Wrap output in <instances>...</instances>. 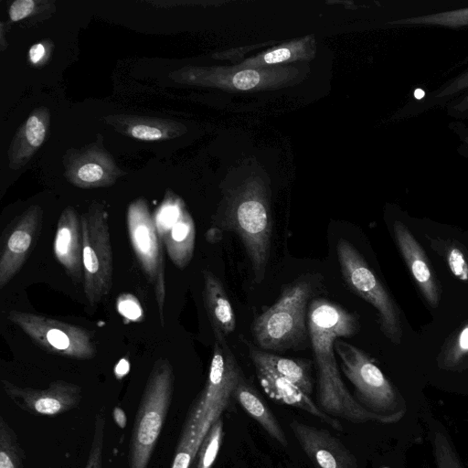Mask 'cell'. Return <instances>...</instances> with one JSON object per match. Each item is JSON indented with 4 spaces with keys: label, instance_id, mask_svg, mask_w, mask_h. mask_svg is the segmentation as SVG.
Returning <instances> with one entry per match:
<instances>
[{
    "label": "cell",
    "instance_id": "cell-1",
    "mask_svg": "<svg viewBox=\"0 0 468 468\" xmlns=\"http://www.w3.org/2000/svg\"><path fill=\"white\" fill-rule=\"evenodd\" d=\"M307 324L317 377V402L332 417L353 423H392L404 411L391 415L372 412L357 402L345 386L335 356V341L351 337L360 329L356 314L324 298H314L308 307Z\"/></svg>",
    "mask_w": 468,
    "mask_h": 468
},
{
    "label": "cell",
    "instance_id": "cell-2",
    "mask_svg": "<svg viewBox=\"0 0 468 468\" xmlns=\"http://www.w3.org/2000/svg\"><path fill=\"white\" fill-rule=\"evenodd\" d=\"M315 281L302 277L282 288L279 299L251 324V334L262 350H302L310 345L308 307L315 294Z\"/></svg>",
    "mask_w": 468,
    "mask_h": 468
},
{
    "label": "cell",
    "instance_id": "cell-3",
    "mask_svg": "<svg viewBox=\"0 0 468 468\" xmlns=\"http://www.w3.org/2000/svg\"><path fill=\"white\" fill-rule=\"evenodd\" d=\"M175 376L166 358L157 359L148 376L129 443L128 468H148L171 405Z\"/></svg>",
    "mask_w": 468,
    "mask_h": 468
},
{
    "label": "cell",
    "instance_id": "cell-4",
    "mask_svg": "<svg viewBox=\"0 0 468 468\" xmlns=\"http://www.w3.org/2000/svg\"><path fill=\"white\" fill-rule=\"evenodd\" d=\"M336 254L346 286L377 310L381 332L391 343L399 345L402 340L399 310L388 292L349 241L338 239Z\"/></svg>",
    "mask_w": 468,
    "mask_h": 468
},
{
    "label": "cell",
    "instance_id": "cell-5",
    "mask_svg": "<svg viewBox=\"0 0 468 468\" xmlns=\"http://www.w3.org/2000/svg\"><path fill=\"white\" fill-rule=\"evenodd\" d=\"M83 288L87 301L99 304L112 286V250L107 213L93 204L80 217Z\"/></svg>",
    "mask_w": 468,
    "mask_h": 468
},
{
    "label": "cell",
    "instance_id": "cell-6",
    "mask_svg": "<svg viewBox=\"0 0 468 468\" xmlns=\"http://www.w3.org/2000/svg\"><path fill=\"white\" fill-rule=\"evenodd\" d=\"M335 351L341 360L344 375L355 387L366 409L382 415L399 412L394 387L367 353L341 337L335 341Z\"/></svg>",
    "mask_w": 468,
    "mask_h": 468
},
{
    "label": "cell",
    "instance_id": "cell-7",
    "mask_svg": "<svg viewBox=\"0 0 468 468\" xmlns=\"http://www.w3.org/2000/svg\"><path fill=\"white\" fill-rule=\"evenodd\" d=\"M8 319L50 353L75 359H90L97 354L93 334L82 327L17 310L11 311Z\"/></svg>",
    "mask_w": 468,
    "mask_h": 468
},
{
    "label": "cell",
    "instance_id": "cell-8",
    "mask_svg": "<svg viewBox=\"0 0 468 468\" xmlns=\"http://www.w3.org/2000/svg\"><path fill=\"white\" fill-rule=\"evenodd\" d=\"M126 221L133 250L153 287L160 322L164 325L165 279L163 245L145 201L139 199L131 203Z\"/></svg>",
    "mask_w": 468,
    "mask_h": 468
},
{
    "label": "cell",
    "instance_id": "cell-9",
    "mask_svg": "<svg viewBox=\"0 0 468 468\" xmlns=\"http://www.w3.org/2000/svg\"><path fill=\"white\" fill-rule=\"evenodd\" d=\"M214 346L204 389L191 408L186 425L196 428L212 410L227 407L234 389L243 378L226 338L214 335Z\"/></svg>",
    "mask_w": 468,
    "mask_h": 468
},
{
    "label": "cell",
    "instance_id": "cell-10",
    "mask_svg": "<svg viewBox=\"0 0 468 468\" xmlns=\"http://www.w3.org/2000/svg\"><path fill=\"white\" fill-rule=\"evenodd\" d=\"M153 218L171 261L178 269H186L193 258L196 242V227L191 215L181 200L167 197Z\"/></svg>",
    "mask_w": 468,
    "mask_h": 468
},
{
    "label": "cell",
    "instance_id": "cell-11",
    "mask_svg": "<svg viewBox=\"0 0 468 468\" xmlns=\"http://www.w3.org/2000/svg\"><path fill=\"white\" fill-rule=\"evenodd\" d=\"M5 395L20 410L33 415L54 417L79 407L82 388L65 380L51 382L47 388L20 387L2 379Z\"/></svg>",
    "mask_w": 468,
    "mask_h": 468
},
{
    "label": "cell",
    "instance_id": "cell-12",
    "mask_svg": "<svg viewBox=\"0 0 468 468\" xmlns=\"http://www.w3.org/2000/svg\"><path fill=\"white\" fill-rule=\"evenodd\" d=\"M42 224V209L33 206L12 223L2 236L0 288H4L24 265Z\"/></svg>",
    "mask_w": 468,
    "mask_h": 468
},
{
    "label": "cell",
    "instance_id": "cell-13",
    "mask_svg": "<svg viewBox=\"0 0 468 468\" xmlns=\"http://www.w3.org/2000/svg\"><path fill=\"white\" fill-rule=\"evenodd\" d=\"M290 427L304 453L318 468H358L356 456L328 431L295 419Z\"/></svg>",
    "mask_w": 468,
    "mask_h": 468
},
{
    "label": "cell",
    "instance_id": "cell-14",
    "mask_svg": "<svg viewBox=\"0 0 468 468\" xmlns=\"http://www.w3.org/2000/svg\"><path fill=\"white\" fill-rule=\"evenodd\" d=\"M396 244L408 269L428 304L436 308L441 299V289L425 251L410 230L401 222L393 223Z\"/></svg>",
    "mask_w": 468,
    "mask_h": 468
},
{
    "label": "cell",
    "instance_id": "cell-15",
    "mask_svg": "<svg viewBox=\"0 0 468 468\" xmlns=\"http://www.w3.org/2000/svg\"><path fill=\"white\" fill-rule=\"evenodd\" d=\"M251 361L254 365L258 380L268 397L282 404L304 410L324 420L336 431H343L341 423L335 418L326 414L318 408L311 398L295 384L279 375L263 363L255 359H251Z\"/></svg>",
    "mask_w": 468,
    "mask_h": 468
},
{
    "label": "cell",
    "instance_id": "cell-16",
    "mask_svg": "<svg viewBox=\"0 0 468 468\" xmlns=\"http://www.w3.org/2000/svg\"><path fill=\"white\" fill-rule=\"evenodd\" d=\"M53 251L57 261L72 278H83L80 219L71 207L65 208L58 218Z\"/></svg>",
    "mask_w": 468,
    "mask_h": 468
},
{
    "label": "cell",
    "instance_id": "cell-17",
    "mask_svg": "<svg viewBox=\"0 0 468 468\" xmlns=\"http://www.w3.org/2000/svg\"><path fill=\"white\" fill-rule=\"evenodd\" d=\"M203 301L214 335L227 338L236 328V316L221 281L210 271H203Z\"/></svg>",
    "mask_w": 468,
    "mask_h": 468
},
{
    "label": "cell",
    "instance_id": "cell-18",
    "mask_svg": "<svg viewBox=\"0 0 468 468\" xmlns=\"http://www.w3.org/2000/svg\"><path fill=\"white\" fill-rule=\"evenodd\" d=\"M250 359L258 360L287 378L307 396L313 392L312 362L306 359L288 358L269 353L255 346H249Z\"/></svg>",
    "mask_w": 468,
    "mask_h": 468
},
{
    "label": "cell",
    "instance_id": "cell-19",
    "mask_svg": "<svg viewBox=\"0 0 468 468\" xmlns=\"http://www.w3.org/2000/svg\"><path fill=\"white\" fill-rule=\"evenodd\" d=\"M233 397L237 399L243 410L251 418L257 420L271 437L284 447L288 445L284 431L274 414L271 411L256 390L249 386L243 378L239 380L234 389Z\"/></svg>",
    "mask_w": 468,
    "mask_h": 468
},
{
    "label": "cell",
    "instance_id": "cell-20",
    "mask_svg": "<svg viewBox=\"0 0 468 468\" xmlns=\"http://www.w3.org/2000/svg\"><path fill=\"white\" fill-rule=\"evenodd\" d=\"M290 72L288 69H239L230 72L221 70L217 71L215 84L229 88H234L238 90H250L253 89L266 88L281 82L282 80H288Z\"/></svg>",
    "mask_w": 468,
    "mask_h": 468
},
{
    "label": "cell",
    "instance_id": "cell-21",
    "mask_svg": "<svg viewBox=\"0 0 468 468\" xmlns=\"http://www.w3.org/2000/svg\"><path fill=\"white\" fill-rule=\"evenodd\" d=\"M468 364V323L455 332L443 346L438 365L446 370L460 369Z\"/></svg>",
    "mask_w": 468,
    "mask_h": 468
},
{
    "label": "cell",
    "instance_id": "cell-22",
    "mask_svg": "<svg viewBox=\"0 0 468 468\" xmlns=\"http://www.w3.org/2000/svg\"><path fill=\"white\" fill-rule=\"evenodd\" d=\"M26 453L16 431L0 416V468H24Z\"/></svg>",
    "mask_w": 468,
    "mask_h": 468
},
{
    "label": "cell",
    "instance_id": "cell-23",
    "mask_svg": "<svg viewBox=\"0 0 468 468\" xmlns=\"http://www.w3.org/2000/svg\"><path fill=\"white\" fill-rule=\"evenodd\" d=\"M401 26H441L457 28L468 26V7L406 17L391 22Z\"/></svg>",
    "mask_w": 468,
    "mask_h": 468
},
{
    "label": "cell",
    "instance_id": "cell-24",
    "mask_svg": "<svg viewBox=\"0 0 468 468\" xmlns=\"http://www.w3.org/2000/svg\"><path fill=\"white\" fill-rule=\"evenodd\" d=\"M432 247L441 254L452 273L463 282H468V258L465 251L456 241L431 240Z\"/></svg>",
    "mask_w": 468,
    "mask_h": 468
},
{
    "label": "cell",
    "instance_id": "cell-25",
    "mask_svg": "<svg viewBox=\"0 0 468 468\" xmlns=\"http://www.w3.org/2000/svg\"><path fill=\"white\" fill-rule=\"evenodd\" d=\"M224 438L223 421L218 418L203 439L197 455V468H212Z\"/></svg>",
    "mask_w": 468,
    "mask_h": 468
},
{
    "label": "cell",
    "instance_id": "cell-26",
    "mask_svg": "<svg viewBox=\"0 0 468 468\" xmlns=\"http://www.w3.org/2000/svg\"><path fill=\"white\" fill-rule=\"evenodd\" d=\"M432 445L437 468H463L452 441L442 431H435Z\"/></svg>",
    "mask_w": 468,
    "mask_h": 468
},
{
    "label": "cell",
    "instance_id": "cell-27",
    "mask_svg": "<svg viewBox=\"0 0 468 468\" xmlns=\"http://www.w3.org/2000/svg\"><path fill=\"white\" fill-rule=\"evenodd\" d=\"M200 442L195 432L183 428L171 468H189L198 452Z\"/></svg>",
    "mask_w": 468,
    "mask_h": 468
},
{
    "label": "cell",
    "instance_id": "cell-28",
    "mask_svg": "<svg viewBox=\"0 0 468 468\" xmlns=\"http://www.w3.org/2000/svg\"><path fill=\"white\" fill-rule=\"evenodd\" d=\"M105 423V410L102 407L95 416L94 433L85 468H102Z\"/></svg>",
    "mask_w": 468,
    "mask_h": 468
},
{
    "label": "cell",
    "instance_id": "cell-29",
    "mask_svg": "<svg viewBox=\"0 0 468 468\" xmlns=\"http://www.w3.org/2000/svg\"><path fill=\"white\" fill-rule=\"evenodd\" d=\"M303 52L304 48L302 42L290 44L267 52L259 58L250 59L246 64L251 67L277 64L292 58H302Z\"/></svg>",
    "mask_w": 468,
    "mask_h": 468
},
{
    "label": "cell",
    "instance_id": "cell-30",
    "mask_svg": "<svg viewBox=\"0 0 468 468\" xmlns=\"http://www.w3.org/2000/svg\"><path fill=\"white\" fill-rule=\"evenodd\" d=\"M106 180L103 168L96 163H86L80 165L74 176V182L81 186H101Z\"/></svg>",
    "mask_w": 468,
    "mask_h": 468
},
{
    "label": "cell",
    "instance_id": "cell-31",
    "mask_svg": "<svg viewBox=\"0 0 468 468\" xmlns=\"http://www.w3.org/2000/svg\"><path fill=\"white\" fill-rule=\"evenodd\" d=\"M25 135L32 147H38L44 142L46 126L37 115H31L25 124Z\"/></svg>",
    "mask_w": 468,
    "mask_h": 468
},
{
    "label": "cell",
    "instance_id": "cell-32",
    "mask_svg": "<svg viewBox=\"0 0 468 468\" xmlns=\"http://www.w3.org/2000/svg\"><path fill=\"white\" fill-rule=\"evenodd\" d=\"M133 137L144 141H155L163 138V132L154 126L136 124L130 130Z\"/></svg>",
    "mask_w": 468,
    "mask_h": 468
},
{
    "label": "cell",
    "instance_id": "cell-33",
    "mask_svg": "<svg viewBox=\"0 0 468 468\" xmlns=\"http://www.w3.org/2000/svg\"><path fill=\"white\" fill-rule=\"evenodd\" d=\"M35 6L32 0H17L15 1L9 9V16L12 21L16 22L28 16Z\"/></svg>",
    "mask_w": 468,
    "mask_h": 468
},
{
    "label": "cell",
    "instance_id": "cell-34",
    "mask_svg": "<svg viewBox=\"0 0 468 468\" xmlns=\"http://www.w3.org/2000/svg\"><path fill=\"white\" fill-rule=\"evenodd\" d=\"M466 88H468V70L452 80L448 85L443 87L436 96L440 98L447 97Z\"/></svg>",
    "mask_w": 468,
    "mask_h": 468
},
{
    "label": "cell",
    "instance_id": "cell-35",
    "mask_svg": "<svg viewBox=\"0 0 468 468\" xmlns=\"http://www.w3.org/2000/svg\"><path fill=\"white\" fill-rule=\"evenodd\" d=\"M119 310L130 319H135L141 314L140 306L133 297H123L122 301L119 302Z\"/></svg>",
    "mask_w": 468,
    "mask_h": 468
},
{
    "label": "cell",
    "instance_id": "cell-36",
    "mask_svg": "<svg viewBox=\"0 0 468 468\" xmlns=\"http://www.w3.org/2000/svg\"><path fill=\"white\" fill-rule=\"evenodd\" d=\"M45 48L42 44H36L29 49V58L31 62L37 63L45 56Z\"/></svg>",
    "mask_w": 468,
    "mask_h": 468
},
{
    "label": "cell",
    "instance_id": "cell-37",
    "mask_svg": "<svg viewBox=\"0 0 468 468\" xmlns=\"http://www.w3.org/2000/svg\"><path fill=\"white\" fill-rule=\"evenodd\" d=\"M112 418L115 423L121 428L124 429L127 424V417L124 410L121 407H114L112 410Z\"/></svg>",
    "mask_w": 468,
    "mask_h": 468
},
{
    "label": "cell",
    "instance_id": "cell-38",
    "mask_svg": "<svg viewBox=\"0 0 468 468\" xmlns=\"http://www.w3.org/2000/svg\"><path fill=\"white\" fill-rule=\"evenodd\" d=\"M454 109L459 112H464L468 110V94L454 106Z\"/></svg>",
    "mask_w": 468,
    "mask_h": 468
},
{
    "label": "cell",
    "instance_id": "cell-39",
    "mask_svg": "<svg viewBox=\"0 0 468 468\" xmlns=\"http://www.w3.org/2000/svg\"><path fill=\"white\" fill-rule=\"evenodd\" d=\"M465 143L467 144L468 145V136L464 139Z\"/></svg>",
    "mask_w": 468,
    "mask_h": 468
}]
</instances>
